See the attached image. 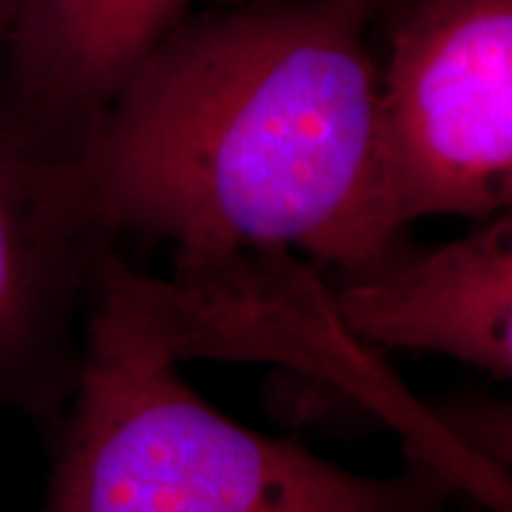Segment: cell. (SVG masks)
I'll list each match as a JSON object with an SVG mask.
<instances>
[{
    "mask_svg": "<svg viewBox=\"0 0 512 512\" xmlns=\"http://www.w3.org/2000/svg\"><path fill=\"white\" fill-rule=\"evenodd\" d=\"M380 0H294L178 27L86 128L88 216L174 245L176 273L304 249L351 275L403 240L380 159Z\"/></svg>",
    "mask_w": 512,
    "mask_h": 512,
    "instance_id": "obj_1",
    "label": "cell"
},
{
    "mask_svg": "<svg viewBox=\"0 0 512 512\" xmlns=\"http://www.w3.org/2000/svg\"><path fill=\"white\" fill-rule=\"evenodd\" d=\"M176 361L140 275L112 249L55 420L41 512H446L456 484L439 465L413 456L394 477L342 470L226 418Z\"/></svg>",
    "mask_w": 512,
    "mask_h": 512,
    "instance_id": "obj_2",
    "label": "cell"
},
{
    "mask_svg": "<svg viewBox=\"0 0 512 512\" xmlns=\"http://www.w3.org/2000/svg\"><path fill=\"white\" fill-rule=\"evenodd\" d=\"M394 221L491 219L512 202V0H418L380 74Z\"/></svg>",
    "mask_w": 512,
    "mask_h": 512,
    "instance_id": "obj_3",
    "label": "cell"
},
{
    "mask_svg": "<svg viewBox=\"0 0 512 512\" xmlns=\"http://www.w3.org/2000/svg\"><path fill=\"white\" fill-rule=\"evenodd\" d=\"M74 145L0 93V406L55 422L79 375L100 264Z\"/></svg>",
    "mask_w": 512,
    "mask_h": 512,
    "instance_id": "obj_4",
    "label": "cell"
},
{
    "mask_svg": "<svg viewBox=\"0 0 512 512\" xmlns=\"http://www.w3.org/2000/svg\"><path fill=\"white\" fill-rule=\"evenodd\" d=\"M342 278L330 306L351 337L380 347L439 351L494 380H510V211L448 245L418 249L401 242L375 266Z\"/></svg>",
    "mask_w": 512,
    "mask_h": 512,
    "instance_id": "obj_5",
    "label": "cell"
},
{
    "mask_svg": "<svg viewBox=\"0 0 512 512\" xmlns=\"http://www.w3.org/2000/svg\"><path fill=\"white\" fill-rule=\"evenodd\" d=\"M190 0H22L5 36V93L76 145L126 81L178 27Z\"/></svg>",
    "mask_w": 512,
    "mask_h": 512,
    "instance_id": "obj_6",
    "label": "cell"
},
{
    "mask_svg": "<svg viewBox=\"0 0 512 512\" xmlns=\"http://www.w3.org/2000/svg\"><path fill=\"white\" fill-rule=\"evenodd\" d=\"M19 5H22V0H0V41H5V36H8Z\"/></svg>",
    "mask_w": 512,
    "mask_h": 512,
    "instance_id": "obj_7",
    "label": "cell"
},
{
    "mask_svg": "<svg viewBox=\"0 0 512 512\" xmlns=\"http://www.w3.org/2000/svg\"><path fill=\"white\" fill-rule=\"evenodd\" d=\"M403 3H406V8H408V5H413V3H418V0H403Z\"/></svg>",
    "mask_w": 512,
    "mask_h": 512,
    "instance_id": "obj_8",
    "label": "cell"
}]
</instances>
